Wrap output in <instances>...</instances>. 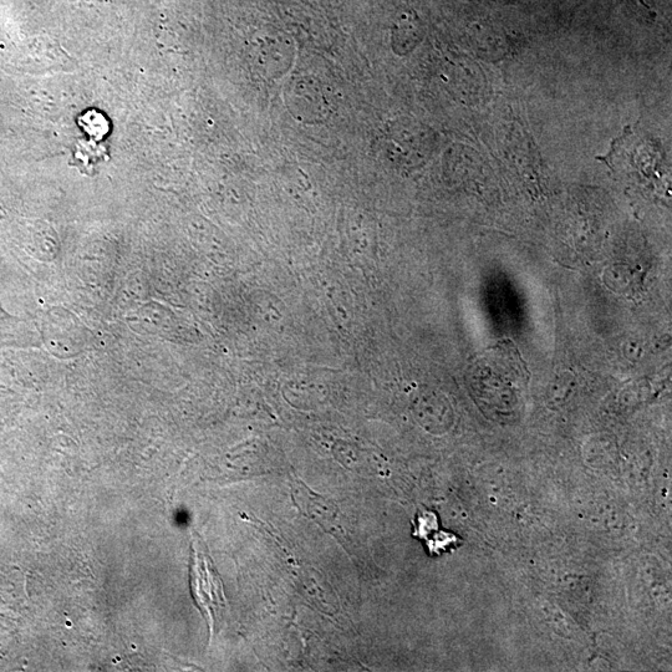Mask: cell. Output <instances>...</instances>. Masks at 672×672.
<instances>
[{
	"mask_svg": "<svg viewBox=\"0 0 672 672\" xmlns=\"http://www.w3.org/2000/svg\"><path fill=\"white\" fill-rule=\"evenodd\" d=\"M190 584L197 608L215 628L226 610V597L220 575L200 538L193 539L191 546Z\"/></svg>",
	"mask_w": 672,
	"mask_h": 672,
	"instance_id": "cell-1",
	"label": "cell"
}]
</instances>
